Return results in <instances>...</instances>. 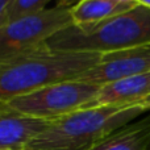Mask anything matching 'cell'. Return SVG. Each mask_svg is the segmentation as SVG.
<instances>
[{
    "mask_svg": "<svg viewBox=\"0 0 150 150\" xmlns=\"http://www.w3.org/2000/svg\"><path fill=\"white\" fill-rule=\"evenodd\" d=\"M74 25L71 9L46 8L0 25V63L47 46L54 34Z\"/></svg>",
    "mask_w": 150,
    "mask_h": 150,
    "instance_id": "obj_5",
    "label": "cell"
},
{
    "mask_svg": "<svg viewBox=\"0 0 150 150\" xmlns=\"http://www.w3.org/2000/svg\"><path fill=\"white\" fill-rule=\"evenodd\" d=\"M18 150H40V149H33V148H23V149H18Z\"/></svg>",
    "mask_w": 150,
    "mask_h": 150,
    "instance_id": "obj_17",
    "label": "cell"
},
{
    "mask_svg": "<svg viewBox=\"0 0 150 150\" xmlns=\"http://www.w3.org/2000/svg\"><path fill=\"white\" fill-rule=\"evenodd\" d=\"M149 150H150V148H149Z\"/></svg>",
    "mask_w": 150,
    "mask_h": 150,
    "instance_id": "obj_18",
    "label": "cell"
},
{
    "mask_svg": "<svg viewBox=\"0 0 150 150\" xmlns=\"http://www.w3.org/2000/svg\"><path fill=\"white\" fill-rule=\"evenodd\" d=\"M54 50L109 53L150 46V8L137 7L92 25H71L47 41Z\"/></svg>",
    "mask_w": 150,
    "mask_h": 150,
    "instance_id": "obj_2",
    "label": "cell"
},
{
    "mask_svg": "<svg viewBox=\"0 0 150 150\" xmlns=\"http://www.w3.org/2000/svg\"><path fill=\"white\" fill-rule=\"evenodd\" d=\"M138 3L125 4L115 0H82L71 8L74 25H92L137 7Z\"/></svg>",
    "mask_w": 150,
    "mask_h": 150,
    "instance_id": "obj_10",
    "label": "cell"
},
{
    "mask_svg": "<svg viewBox=\"0 0 150 150\" xmlns=\"http://www.w3.org/2000/svg\"><path fill=\"white\" fill-rule=\"evenodd\" d=\"M100 59L101 53L63 52L45 46L0 63V104L46 86L76 79Z\"/></svg>",
    "mask_w": 150,
    "mask_h": 150,
    "instance_id": "obj_1",
    "label": "cell"
},
{
    "mask_svg": "<svg viewBox=\"0 0 150 150\" xmlns=\"http://www.w3.org/2000/svg\"><path fill=\"white\" fill-rule=\"evenodd\" d=\"M13 0H0V25H3L5 21V13H7L8 8H9L11 3Z\"/></svg>",
    "mask_w": 150,
    "mask_h": 150,
    "instance_id": "obj_12",
    "label": "cell"
},
{
    "mask_svg": "<svg viewBox=\"0 0 150 150\" xmlns=\"http://www.w3.org/2000/svg\"><path fill=\"white\" fill-rule=\"evenodd\" d=\"M141 107H144V108H146V109H148V111L150 112V95H149L148 98L145 99V100L142 101V103H141Z\"/></svg>",
    "mask_w": 150,
    "mask_h": 150,
    "instance_id": "obj_14",
    "label": "cell"
},
{
    "mask_svg": "<svg viewBox=\"0 0 150 150\" xmlns=\"http://www.w3.org/2000/svg\"><path fill=\"white\" fill-rule=\"evenodd\" d=\"M99 90L100 86L74 79L46 86L1 104L34 119L55 121L76 111L93 107Z\"/></svg>",
    "mask_w": 150,
    "mask_h": 150,
    "instance_id": "obj_4",
    "label": "cell"
},
{
    "mask_svg": "<svg viewBox=\"0 0 150 150\" xmlns=\"http://www.w3.org/2000/svg\"><path fill=\"white\" fill-rule=\"evenodd\" d=\"M80 1H82V0H57V7L71 9V8H74L75 5Z\"/></svg>",
    "mask_w": 150,
    "mask_h": 150,
    "instance_id": "obj_13",
    "label": "cell"
},
{
    "mask_svg": "<svg viewBox=\"0 0 150 150\" xmlns=\"http://www.w3.org/2000/svg\"><path fill=\"white\" fill-rule=\"evenodd\" d=\"M52 122L26 116L0 104V150L28 148Z\"/></svg>",
    "mask_w": 150,
    "mask_h": 150,
    "instance_id": "obj_7",
    "label": "cell"
},
{
    "mask_svg": "<svg viewBox=\"0 0 150 150\" xmlns=\"http://www.w3.org/2000/svg\"><path fill=\"white\" fill-rule=\"evenodd\" d=\"M149 112L141 105L91 107L53 121L28 148L40 150H90L121 127Z\"/></svg>",
    "mask_w": 150,
    "mask_h": 150,
    "instance_id": "obj_3",
    "label": "cell"
},
{
    "mask_svg": "<svg viewBox=\"0 0 150 150\" xmlns=\"http://www.w3.org/2000/svg\"><path fill=\"white\" fill-rule=\"evenodd\" d=\"M50 0H13L5 13V23L18 18L21 16L32 15L46 9V5Z\"/></svg>",
    "mask_w": 150,
    "mask_h": 150,
    "instance_id": "obj_11",
    "label": "cell"
},
{
    "mask_svg": "<svg viewBox=\"0 0 150 150\" xmlns=\"http://www.w3.org/2000/svg\"><path fill=\"white\" fill-rule=\"evenodd\" d=\"M115 1L125 3V4H133V3H137V0H115Z\"/></svg>",
    "mask_w": 150,
    "mask_h": 150,
    "instance_id": "obj_16",
    "label": "cell"
},
{
    "mask_svg": "<svg viewBox=\"0 0 150 150\" xmlns=\"http://www.w3.org/2000/svg\"><path fill=\"white\" fill-rule=\"evenodd\" d=\"M150 95V71L100 87L93 107H133L141 105Z\"/></svg>",
    "mask_w": 150,
    "mask_h": 150,
    "instance_id": "obj_8",
    "label": "cell"
},
{
    "mask_svg": "<svg viewBox=\"0 0 150 150\" xmlns=\"http://www.w3.org/2000/svg\"><path fill=\"white\" fill-rule=\"evenodd\" d=\"M137 3L141 5H144V7L150 8V0H137Z\"/></svg>",
    "mask_w": 150,
    "mask_h": 150,
    "instance_id": "obj_15",
    "label": "cell"
},
{
    "mask_svg": "<svg viewBox=\"0 0 150 150\" xmlns=\"http://www.w3.org/2000/svg\"><path fill=\"white\" fill-rule=\"evenodd\" d=\"M150 115L115 130L90 150H149Z\"/></svg>",
    "mask_w": 150,
    "mask_h": 150,
    "instance_id": "obj_9",
    "label": "cell"
},
{
    "mask_svg": "<svg viewBox=\"0 0 150 150\" xmlns=\"http://www.w3.org/2000/svg\"><path fill=\"white\" fill-rule=\"evenodd\" d=\"M149 71L150 46H140L103 53L100 62L83 75L78 76L76 80L101 87L108 83Z\"/></svg>",
    "mask_w": 150,
    "mask_h": 150,
    "instance_id": "obj_6",
    "label": "cell"
}]
</instances>
